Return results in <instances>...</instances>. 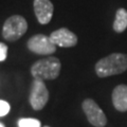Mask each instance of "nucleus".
Wrapping results in <instances>:
<instances>
[{"mask_svg":"<svg viewBox=\"0 0 127 127\" xmlns=\"http://www.w3.org/2000/svg\"><path fill=\"white\" fill-rule=\"evenodd\" d=\"M127 70V55L112 53L95 64V73L98 77H108Z\"/></svg>","mask_w":127,"mask_h":127,"instance_id":"nucleus-1","label":"nucleus"},{"mask_svg":"<svg viewBox=\"0 0 127 127\" xmlns=\"http://www.w3.org/2000/svg\"><path fill=\"white\" fill-rule=\"evenodd\" d=\"M62 64L57 57L49 56L47 58L39 59L31 67V74L34 79L50 81L55 79L61 73Z\"/></svg>","mask_w":127,"mask_h":127,"instance_id":"nucleus-2","label":"nucleus"},{"mask_svg":"<svg viewBox=\"0 0 127 127\" xmlns=\"http://www.w3.org/2000/svg\"><path fill=\"white\" fill-rule=\"evenodd\" d=\"M28 30V22L20 15H13L5 20L2 28V37L7 41H16Z\"/></svg>","mask_w":127,"mask_h":127,"instance_id":"nucleus-3","label":"nucleus"},{"mask_svg":"<svg viewBox=\"0 0 127 127\" xmlns=\"http://www.w3.org/2000/svg\"><path fill=\"white\" fill-rule=\"evenodd\" d=\"M28 49L31 52L39 55H51L56 51V46L51 40L50 36L43 34H37L28 40Z\"/></svg>","mask_w":127,"mask_h":127,"instance_id":"nucleus-4","label":"nucleus"},{"mask_svg":"<svg viewBox=\"0 0 127 127\" xmlns=\"http://www.w3.org/2000/svg\"><path fill=\"white\" fill-rule=\"evenodd\" d=\"M49 100V91L43 81L34 79L31 87L30 104L34 110H41Z\"/></svg>","mask_w":127,"mask_h":127,"instance_id":"nucleus-5","label":"nucleus"},{"mask_svg":"<svg viewBox=\"0 0 127 127\" xmlns=\"http://www.w3.org/2000/svg\"><path fill=\"white\" fill-rule=\"evenodd\" d=\"M83 110L90 124L95 127H104L107 124V118L100 106L91 98H87L83 102Z\"/></svg>","mask_w":127,"mask_h":127,"instance_id":"nucleus-6","label":"nucleus"},{"mask_svg":"<svg viewBox=\"0 0 127 127\" xmlns=\"http://www.w3.org/2000/svg\"><path fill=\"white\" fill-rule=\"evenodd\" d=\"M51 40L53 41L55 46L63 47V48H70L74 47L77 43V37L73 32L66 29V28H62L56 31H54L50 35Z\"/></svg>","mask_w":127,"mask_h":127,"instance_id":"nucleus-7","label":"nucleus"},{"mask_svg":"<svg viewBox=\"0 0 127 127\" xmlns=\"http://www.w3.org/2000/svg\"><path fill=\"white\" fill-rule=\"evenodd\" d=\"M34 12L40 25H48L53 16L54 6L50 0H34Z\"/></svg>","mask_w":127,"mask_h":127,"instance_id":"nucleus-8","label":"nucleus"},{"mask_svg":"<svg viewBox=\"0 0 127 127\" xmlns=\"http://www.w3.org/2000/svg\"><path fill=\"white\" fill-rule=\"evenodd\" d=\"M112 103L119 111H127V85H119L112 91Z\"/></svg>","mask_w":127,"mask_h":127,"instance_id":"nucleus-9","label":"nucleus"},{"mask_svg":"<svg viewBox=\"0 0 127 127\" xmlns=\"http://www.w3.org/2000/svg\"><path fill=\"white\" fill-rule=\"evenodd\" d=\"M127 29V11L125 9H119L116 14L113 22V30L117 33H122Z\"/></svg>","mask_w":127,"mask_h":127,"instance_id":"nucleus-10","label":"nucleus"},{"mask_svg":"<svg viewBox=\"0 0 127 127\" xmlns=\"http://www.w3.org/2000/svg\"><path fill=\"white\" fill-rule=\"evenodd\" d=\"M18 127H41V123L34 118H22L18 120Z\"/></svg>","mask_w":127,"mask_h":127,"instance_id":"nucleus-11","label":"nucleus"},{"mask_svg":"<svg viewBox=\"0 0 127 127\" xmlns=\"http://www.w3.org/2000/svg\"><path fill=\"white\" fill-rule=\"evenodd\" d=\"M11 106L7 102L0 100V117H4L10 112Z\"/></svg>","mask_w":127,"mask_h":127,"instance_id":"nucleus-12","label":"nucleus"},{"mask_svg":"<svg viewBox=\"0 0 127 127\" xmlns=\"http://www.w3.org/2000/svg\"><path fill=\"white\" fill-rule=\"evenodd\" d=\"M7 56V46L3 42H0V62L5 61Z\"/></svg>","mask_w":127,"mask_h":127,"instance_id":"nucleus-13","label":"nucleus"},{"mask_svg":"<svg viewBox=\"0 0 127 127\" xmlns=\"http://www.w3.org/2000/svg\"><path fill=\"white\" fill-rule=\"evenodd\" d=\"M0 127H5V126H4V125H3V124H2V123H0Z\"/></svg>","mask_w":127,"mask_h":127,"instance_id":"nucleus-14","label":"nucleus"},{"mask_svg":"<svg viewBox=\"0 0 127 127\" xmlns=\"http://www.w3.org/2000/svg\"><path fill=\"white\" fill-rule=\"evenodd\" d=\"M45 127H49V126H45Z\"/></svg>","mask_w":127,"mask_h":127,"instance_id":"nucleus-15","label":"nucleus"}]
</instances>
